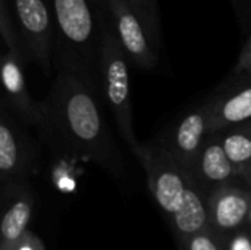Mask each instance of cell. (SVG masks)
<instances>
[{"label": "cell", "instance_id": "7c38bea8", "mask_svg": "<svg viewBox=\"0 0 251 250\" xmlns=\"http://www.w3.org/2000/svg\"><path fill=\"white\" fill-rule=\"evenodd\" d=\"M32 208H34L32 194L28 192H21L1 220L0 243L16 245V242L24 236V233L28 231L26 227L32 215Z\"/></svg>", "mask_w": 251, "mask_h": 250}, {"label": "cell", "instance_id": "603a6c76", "mask_svg": "<svg viewBox=\"0 0 251 250\" xmlns=\"http://www.w3.org/2000/svg\"><path fill=\"white\" fill-rule=\"evenodd\" d=\"M179 250H184V249H182V248H179Z\"/></svg>", "mask_w": 251, "mask_h": 250}, {"label": "cell", "instance_id": "2e32d148", "mask_svg": "<svg viewBox=\"0 0 251 250\" xmlns=\"http://www.w3.org/2000/svg\"><path fill=\"white\" fill-rule=\"evenodd\" d=\"M232 75H251V32L247 38L246 44L243 46V50L238 56V60L234 66Z\"/></svg>", "mask_w": 251, "mask_h": 250}, {"label": "cell", "instance_id": "ffe728a7", "mask_svg": "<svg viewBox=\"0 0 251 250\" xmlns=\"http://www.w3.org/2000/svg\"><path fill=\"white\" fill-rule=\"evenodd\" d=\"M0 250H15V245H9V243H0Z\"/></svg>", "mask_w": 251, "mask_h": 250}, {"label": "cell", "instance_id": "9a60e30c", "mask_svg": "<svg viewBox=\"0 0 251 250\" xmlns=\"http://www.w3.org/2000/svg\"><path fill=\"white\" fill-rule=\"evenodd\" d=\"M181 248L184 250H226V240L207 228L181 243Z\"/></svg>", "mask_w": 251, "mask_h": 250}, {"label": "cell", "instance_id": "277c9868", "mask_svg": "<svg viewBox=\"0 0 251 250\" xmlns=\"http://www.w3.org/2000/svg\"><path fill=\"white\" fill-rule=\"evenodd\" d=\"M99 78L107 108L110 109L118 125V131L132 153H135L141 143L137 140L134 131L129 59L116 37L107 9L103 21Z\"/></svg>", "mask_w": 251, "mask_h": 250}, {"label": "cell", "instance_id": "44dd1931", "mask_svg": "<svg viewBox=\"0 0 251 250\" xmlns=\"http://www.w3.org/2000/svg\"><path fill=\"white\" fill-rule=\"evenodd\" d=\"M232 4H234V7L237 9V10H240L241 9V0H229Z\"/></svg>", "mask_w": 251, "mask_h": 250}, {"label": "cell", "instance_id": "ac0fdd59", "mask_svg": "<svg viewBox=\"0 0 251 250\" xmlns=\"http://www.w3.org/2000/svg\"><path fill=\"white\" fill-rule=\"evenodd\" d=\"M226 250H251V233L241 230L226 240Z\"/></svg>", "mask_w": 251, "mask_h": 250}, {"label": "cell", "instance_id": "e0dca14e", "mask_svg": "<svg viewBox=\"0 0 251 250\" xmlns=\"http://www.w3.org/2000/svg\"><path fill=\"white\" fill-rule=\"evenodd\" d=\"M15 250H47L44 246V242L29 230L24 233V236L16 242Z\"/></svg>", "mask_w": 251, "mask_h": 250}, {"label": "cell", "instance_id": "4fadbf2b", "mask_svg": "<svg viewBox=\"0 0 251 250\" xmlns=\"http://www.w3.org/2000/svg\"><path fill=\"white\" fill-rule=\"evenodd\" d=\"M221 134L224 149L238 172L251 167V121L234 125Z\"/></svg>", "mask_w": 251, "mask_h": 250}, {"label": "cell", "instance_id": "8fae6325", "mask_svg": "<svg viewBox=\"0 0 251 250\" xmlns=\"http://www.w3.org/2000/svg\"><path fill=\"white\" fill-rule=\"evenodd\" d=\"M193 175L199 186L210 189V193L222 186L232 184L234 178L240 177L238 169L224 149L219 133L209 136L197 159Z\"/></svg>", "mask_w": 251, "mask_h": 250}, {"label": "cell", "instance_id": "5bb4252c", "mask_svg": "<svg viewBox=\"0 0 251 250\" xmlns=\"http://www.w3.org/2000/svg\"><path fill=\"white\" fill-rule=\"evenodd\" d=\"M137 15L140 16L143 25L150 34L156 47H160V16H159V4L157 0H129Z\"/></svg>", "mask_w": 251, "mask_h": 250}, {"label": "cell", "instance_id": "7a4b0ae2", "mask_svg": "<svg viewBox=\"0 0 251 250\" xmlns=\"http://www.w3.org/2000/svg\"><path fill=\"white\" fill-rule=\"evenodd\" d=\"M134 156L141 164L149 190L179 245L209 228L207 197L203 196L194 175L174 158L163 143H141Z\"/></svg>", "mask_w": 251, "mask_h": 250}, {"label": "cell", "instance_id": "5b68a950", "mask_svg": "<svg viewBox=\"0 0 251 250\" xmlns=\"http://www.w3.org/2000/svg\"><path fill=\"white\" fill-rule=\"evenodd\" d=\"M26 60L46 75L53 72L56 27L50 0H9Z\"/></svg>", "mask_w": 251, "mask_h": 250}, {"label": "cell", "instance_id": "9c48e42d", "mask_svg": "<svg viewBox=\"0 0 251 250\" xmlns=\"http://www.w3.org/2000/svg\"><path fill=\"white\" fill-rule=\"evenodd\" d=\"M250 208V190L234 183L222 186L207 196L209 228L228 240L232 234L247 228Z\"/></svg>", "mask_w": 251, "mask_h": 250}, {"label": "cell", "instance_id": "6da1fadb", "mask_svg": "<svg viewBox=\"0 0 251 250\" xmlns=\"http://www.w3.org/2000/svg\"><path fill=\"white\" fill-rule=\"evenodd\" d=\"M54 65L53 84L40 102L38 128L53 149L94 162L116 180L124 178L122 156L96 96V78L68 63Z\"/></svg>", "mask_w": 251, "mask_h": 250}, {"label": "cell", "instance_id": "8992f818", "mask_svg": "<svg viewBox=\"0 0 251 250\" xmlns=\"http://www.w3.org/2000/svg\"><path fill=\"white\" fill-rule=\"evenodd\" d=\"M116 37L129 62L144 71H151L159 62V49L143 25L129 0H104Z\"/></svg>", "mask_w": 251, "mask_h": 250}, {"label": "cell", "instance_id": "52a82bcc", "mask_svg": "<svg viewBox=\"0 0 251 250\" xmlns=\"http://www.w3.org/2000/svg\"><path fill=\"white\" fill-rule=\"evenodd\" d=\"M34 167V144L4 108L0 118V181L19 187L35 172Z\"/></svg>", "mask_w": 251, "mask_h": 250}, {"label": "cell", "instance_id": "3957f363", "mask_svg": "<svg viewBox=\"0 0 251 250\" xmlns=\"http://www.w3.org/2000/svg\"><path fill=\"white\" fill-rule=\"evenodd\" d=\"M54 27V63L76 66L96 78L106 13L104 0H50Z\"/></svg>", "mask_w": 251, "mask_h": 250}, {"label": "cell", "instance_id": "7402d4cb", "mask_svg": "<svg viewBox=\"0 0 251 250\" xmlns=\"http://www.w3.org/2000/svg\"><path fill=\"white\" fill-rule=\"evenodd\" d=\"M246 230H251V208H250V215H249V221H247V228Z\"/></svg>", "mask_w": 251, "mask_h": 250}, {"label": "cell", "instance_id": "30bf717a", "mask_svg": "<svg viewBox=\"0 0 251 250\" xmlns=\"http://www.w3.org/2000/svg\"><path fill=\"white\" fill-rule=\"evenodd\" d=\"M209 100L212 105V134L251 121V75H232L229 83Z\"/></svg>", "mask_w": 251, "mask_h": 250}, {"label": "cell", "instance_id": "cb8c5ba5", "mask_svg": "<svg viewBox=\"0 0 251 250\" xmlns=\"http://www.w3.org/2000/svg\"><path fill=\"white\" fill-rule=\"evenodd\" d=\"M249 231H250V233H251V230H249Z\"/></svg>", "mask_w": 251, "mask_h": 250}, {"label": "cell", "instance_id": "ba28073f", "mask_svg": "<svg viewBox=\"0 0 251 250\" xmlns=\"http://www.w3.org/2000/svg\"><path fill=\"white\" fill-rule=\"evenodd\" d=\"M212 124V105L207 99L197 108L187 112L171 133L165 147L191 174L197 159L209 139Z\"/></svg>", "mask_w": 251, "mask_h": 250}, {"label": "cell", "instance_id": "d6986e66", "mask_svg": "<svg viewBox=\"0 0 251 250\" xmlns=\"http://www.w3.org/2000/svg\"><path fill=\"white\" fill-rule=\"evenodd\" d=\"M240 178H243V180L247 183V186H249V190L251 192V167L240 172Z\"/></svg>", "mask_w": 251, "mask_h": 250}]
</instances>
